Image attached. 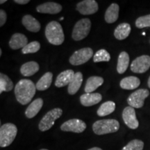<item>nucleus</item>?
<instances>
[{"mask_svg":"<svg viewBox=\"0 0 150 150\" xmlns=\"http://www.w3.org/2000/svg\"><path fill=\"white\" fill-rule=\"evenodd\" d=\"M36 87L32 81L21 79L15 86L14 92L17 101L22 105H26L31 102L34 97Z\"/></svg>","mask_w":150,"mask_h":150,"instance_id":"1","label":"nucleus"},{"mask_svg":"<svg viewBox=\"0 0 150 150\" xmlns=\"http://www.w3.org/2000/svg\"><path fill=\"white\" fill-rule=\"evenodd\" d=\"M45 36L48 42L54 45H61L65 40L62 26L56 21L50 22L46 26Z\"/></svg>","mask_w":150,"mask_h":150,"instance_id":"2","label":"nucleus"},{"mask_svg":"<svg viewBox=\"0 0 150 150\" xmlns=\"http://www.w3.org/2000/svg\"><path fill=\"white\" fill-rule=\"evenodd\" d=\"M119 122L114 119H106L97 120L93 124V130L95 134L104 135L115 133L119 130Z\"/></svg>","mask_w":150,"mask_h":150,"instance_id":"3","label":"nucleus"},{"mask_svg":"<svg viewBox=\"0 0 150 150\" xmlns=\"http://www.w3.org/2000/svg\"><path fill=\"white\" fill-rule=\"evenodd\" d=\"M18 128L14 124L6 123L0 127V147H6L14 141Z\"/></svg>","mask_w":150,"mask_h":150,"instance_id":"4","label":"nucleus"},{"mask_svg":"<svg viewBox=\"0 0 150 150\" xmlns=\"http://www.w3.org/2000/svg\"><path fill=\"white\" fill-rule=\"evenodd\" d=\"M91 29V21L88 18H83L75 24L72 30V38L75 41H80L86 38Z\"/></svg>","mask_w":150,"mask_h":150,"instance_id":"5","label":"nucleus"},{"mask_svg":"<svg viewBox=\"0 0 150 150\" xmlns=\"http://www.w3.org/2000/svg\"><path fill=\"white\" fill-rule=\"evenodd\" d=\"M63 115V110L60 108H55L48 111L44 115L38 125L40 131H46L53 127L54 122Z\"/></svg>","mask_w":150,"mask_h":150,"instance_id":"6","label":"nucleus"},{"mask_svg":"<svg viewBox=\"0 0 150 150\" xmlns=\"http://www.w3.org/2000/svg\"><path fill=\"white\" fill-rule=\"evenodd\" d=\"M93 50L91 47H84L74 52L69 59V62L72 65H83L91 59Z\"/></svg>","mask_w":150,"mask_h":150,"instance_id":"7","label":"nucleus"},{"mask_svg":"<svg viewBox=\"0 0 150 150\" xmlns=\"http://www.w3.org/2000/svg\"><path fill=\"white\" fill-rule=\"evenodd\" d=\"M149 95V92L147 89H139L131 93L127 98V103L129 106L140 108L143 106L144 101Z\"/></svg>","mask_w":150,"mask_h":150,"instance_id":"8","label":"nucleus"},{"mask_svg":"<svg viewBox=\"0 0 150 150\" xmlns=\"http://www.w3.org/2000/svg\"><path fill=\"white\" fill-rule=\"evenodd\" d=\"M150 67V56L142 55L132 61L131 64V70L137 74H142L149 70Z\"/></svg>","mask_w":150,"mask_h":150,"instance_id":"9","label":"nucleus"},{"mask_svg":"<svg viewBox=\"0 0 150 150\" xmlns=\"http://www.w3.org/2000/svg\"><path fill=\"white\" fill-rule=\"evenodd\" d=\"M86 124L79 119H71L62 124L61 129L66 132H74L80 134L86 129Z\"/></svg>","mask_w":150,"mask_h":150,"instance_id":"10","label":"nucleus"},{"mask_svg":"<svg viewBox=\"0 0 150 150\" xmlns=\"http://www.w3.org/2000/svg\"><path fill=\"white\" fill-rule=\"evenodd\" d=\"M76 9L81 14L88 16L97 13L99 6L95 0H83L76 4Z\"/></svg>","mask_w":150,"mask_h":150,"instance_id":"11","label":"nucleus"},{"mask_svg":"<svg viewBox=\"0 0 150 150\" xmlns=\"http://www.w3.org/2000/svg\"><path fill=\"white\" fill-rule=\"evenodd\" d=\"M122 119L125 125L131 129H136L139 126V122L136 118V111L131 106H127L124 108Z\"/></svg>","mask_w":150,"mask_h":150,"instance_id":"12","label":"nucleus"},{"mask_svg":"<svg viewBox=\"0 0 150 150\" xmlns=\"http://www.w3.org/2000/svg\"><path fill=\"white\" fill-rule=\"evenodd\" d=\"M36 11L44 14H58L62 11V6L56 2H46L38 6Z\"/></svg>","mask_w":150,"mask_h":150,"instance_id":"13","label":"nucleus"},{"mask_svg":"<svg viewBox=\"0 0 150 150\" xmlns=\"http://www.w3.org/2000/svg\"><path fill=\"white\" fill-rule=\"evenodd\" d=\"M8 44L10 47L13 50L23 49L28 45V39L25 35L20 33H16L11 36Z\"/></svg>","mask_w":150,"mask_h":150,"instance_id":"14","label":"nucleus"},{"mask_svg":"<svg viewBox=\"0 0 150 150\" xmlns=\"http://www.w3.org/2000/svg\"><path fill=\"white\" fill-rule=\"evenodd\" d=\"M75 73L72 70H67L60 73L56 77L55 86L57 88L64 87L69 85L74 78Z\"/></svg>","mask_w":150,"mask_h":150,"instance_id":"15","label":"nucleus"},{"mask_svg":"<svg viewBox=\"0 0 150 150\" xmlns=\"http://www.w3.org/2000/svg\"><path fill=\"white\" fill-rule=\"evenodd\" d=\"M102 96L100 93H85L80 97V102L84 106H92L102 101Z\"/></svg>","mask_w":150,"mask_h":150,"instance_id":"16","label":"nucleus"},{"mask_svg":"<svg viewBox=\"0 0 150 150\" xmlns=\"http://www.w3.org/2000/svg\"><path fill=\"white\" fill-rule=\"evenodd\" d=\"M22 23L24 27L31 32L37 33L41 29L40 22L31 15H25L22 18Z\"/></svg>","mask_w":150,"mask_h":150,"instance_id":"17","label":"nucleus"},{"mask_svg":"<svg viewBox=\"0 0 150 150\" xmlns=\"http://www.w3.org/2000/svg\"><path fill=\"white\" fill-rule=\"evenodd\" d=\"M120 6L117 4L112 3L110 4L108 8L106 9L105 13L104 19L108 24H112L115 22L119 18Z\"/></svg>","mask_w":150,"mask_h":150,"instance_id":"18","label":"nucleus"},{"mask_svg":"<svg viewBox=\"0 0 150 150\" xmlns=\"http://www.w3.org/2000/svg\"><path fill=\"white\" fill-rule=\"evenodd\" d=\"M43 106V100L42 98H38L35 99L28 106L27 110H25V115L27 118L34 117L41 110Z\"/></svg>","mask_w":150,"mask_h":150,"instance_id":"19","label":"nucleus"},{"mask_svg":"<svg viewBox=\"0 0 150 150\" xmlns=\"http://www.w3.org/2000/svg\"><path fill=\"white\" fill-rule=\"evenodd\" d=\"M103 83H104V79L101 76H91L88 79L87 81H86L84 91L86 93H92V92H94L95 90H97Z\"/></svg>","mask_w":150,"mask_h":150,"instance_id":"20","label":"nucleus"},{"mask_svg":"<svg viewBox=\"0 0 150 150\" xmlns=\"http://www.w3.org/2000/svg\"><path fill=\"white\" fill-rule=\"evenodd\" d=\"M40 66L35 61L25 63L20 67V73L24 76H31L38 72Z\"/></svg>","mask_w":150,"mask_h":150,"instance_id":"21","label":"nucleus"},{"mask_svg":"<svg viewBox=\"0 0 150 150\" xmlns=\"http://www.w3.org/2000/svg\"><path fill=\"white\" fill-rule=\"evenodd\" d=\"M131 28L130 24L128 23L120 24L114 31V36L119 40L126 39L130 34Z\"/></svg>","mask_w":150,"mask_h":150,"instance_id":"22","label":"nucleus"},{"mask_svg":"<svg viewBox=\"0 0 150 150\" xmlns=\"http://www.w3.org/2000/svg\"><path fill=\"white\" fill-rule=\"evenodd\" d=\"M82 82H83V74H82V73L80 72L75 73L74 78L67 87L68 93L71 95H73L77 93L81 86Z\"/></svg>","mask_w":150,"mask_h":150,"instance_id":"23","label":"nucleus"},{"mask_svg":"<svg viewBox=\"0 0 150 150\" xmlns=\"http://www.w3.org/2000/svg\"><path fill=\"white\" fill-rule=\"evenodd\" d=\"M140 84V81L136 76H130L122 79L120 81V86L125 90H134Z\"/></svg>","mask_w":150,"mask_h":150,"instance_id":"24","label":"nucleus"},{"mask_svg":"<svg viewBox=\"0 0 150 150\" xmlns=\"http://www.w3.org/2000/svg\"><path fill=\"white\" fill-rule=\"evenodd\" d=\"M53 74L51 72H47L42 76L38 81L36 83L35 87L38 91H44L47 90L50 87L52 83Z\"/></svg>","mask_w":150,"mask_h":150,"instance_id":"25","label":"nucleus"},{"mask_svg":"<svg viewBox=\"0 0 150 150\" xmlns=\"http://www.w3.org/2000/svg\"><path fill=\"white\" fill-rule=\"evenodd\" d=\"M129 65V56L127 52H122L118 56L117 71L119 74H123L126 72Z\"/></svg>","mask_w":150,"mask_h":150,"instance_id":"26","label":"nucleus"},{"mask_svg":"<svg viewBox=\"0 0 150 150\" xmlns=\"http://www.w3.org/2000/svg\"><path fill=\"white\" fill-rule=\"evenodd\" d=\"M115 109V104L112 101H108L101 105L97 111V115L99 117H104L111 114Z\"/></svg>","mask_w":150,"mask_h":150,"instance_id":"27","label":"nucleus"},{"mask_svg":"<svg viewBox=\"0 0 150 150\" xmlns=\"http://www.w3.org/2000/svg\"><path fill=\"white\" fill-rule=\"evenodd\" d=\"M13 88V83L7 75L0 74V93L2 92H9Z\"/></svg>","mask_w":150,"mask_h":150,"instance_id":"28","label":"nucleus"},{"mask_svg":"<svg viewBox=\"0 0 150 150\" xmlns=\"http://www.w3.org/2000/svg\"><path fill=\"white\" fill-rule=\"evenodd\" d=\"M110 60V54L106 50L102 49L95 53L93 56V61L95 63L99 62H108Z\"/></svg>","mask_w":150,"mask_h":150,"instance_id":"29","label":"nucleus"},{"mask_svg":"<svg viewBox=\"0 0 150 150\" xmlns=\"http://www.w3.org/2000/svg\"><path fill=\"white\" fill-rule=\"evenodd\" d=\"M40 49V44L38 41H33L28 43L27 45H26L23 49H22V52L24 54H33L36 53Z\"/></svg>","mask_w":150,"mask_h":150,"instance_id":"30","label":"nucleus"},{"mask_svg":"<svg viewBox=\"0 0 150 150\" xmlns=\"http://www.w3.org/2000/svg\"><path fill=\"white\" fill-rule=\"evenodd\" d=\"M144 147V142L140 140H133L125 146L122 150H142Z\"/></svg>","mask_w":150,"mask_h":150,"instance_id":"31","label":"nucleus"},{"mask_svg":"<svg viewBox=\"0 0 150 150\" xmlns=\"http://www.w3.org/2000/svg\"><path fill=\"white\" fill-rule=\"evenodd\" d=\"M136 26L138 29L150 27V14L138 18L136 21Z\"/></svg>","mask_w":150,"mask_h":150,"instance_id":"32","label":"nucleus"},{"mask_svg":"<svg viewBox=\"0 0 150 150\" xmlns=\"http://www.w3.org/2000/svg\"><path fill=\"white\" fill-rule=\"evenodd\" d=\"M7 20V15L6 13L5 12V11H4L3 9L0 10V27H2L3 25H4Z\"/></svg>","mask_w":150,"mask_h":150,"instance_id":"33","label":"nucleus"},{"mask_svg":"<svg viewBox=\"0 0 150 150\" xmlns=\"http://www.w3.org/2000/svg\"><path fill=\"white\" fill-rule=\"evenodd\" d=\"M14 2L18 4L24 5V4H27L29 3L30 1L29 0H15Z\"/></svg>","mask_w":150,"mask_h":150,"instance_id":"34","label":"nucleus"},{"mask_svg":"<svg viewBox=\"0 0 150 150\" xmlns=\"http://www.w3.org/2000/svg\"><path fill=\"white\" fill-rule=\"evenodd\" d=\"M88 150H103V149H102L101 148H99V147H92V148H91V149H89Z\"/></svg>","mask_w":150,"mask_h":150,"instance_id":"35","label":"nucleus"},{"mask_svg":"<svg viewBox=\"0 0 150 150\" xmlns=\"http://www.w3.org/2000/svg\"><path fill=\"white\" fill-rule=\"evenodd\" d=\"M147 84H148V87L150 88V76L149 77V79H148V81H147Z\"/></svg>","mask_w":150,"mask_h":150,"instance_id":"36","label":"nucleus"},{"mask_svg":"<svg viewBox=\"0 0 150 150\" xmlns=\"http://www.w3.org/2000/svg\"><path fill=\"white\" fill-rule=\"evenodd\" d=\"M6 1H7L6 0H1V1H0V4H2L6 2Z\"/></svg>","mask_w":150,"mask_h":150,"instance_id":"37","label":"nucleus"},{"mask_svg":"<svg viewBox=\"0 0 150 150\" xmlns=\"http://www.w3.org/2000/svg\"><path fill=\"white\" fill-rule=\"evenodd\" d=\"M2 55V50H1V49H0V56H1Z\"/></svg>","mask_w":150,"mask_h":150,"instance_id":"38","label":"nucleus"},{"mask_svg":"<svg viewBox=\"0 0 150 150\" xmlns=\"http://www.w3.org/2000/svg\"><path fill=\"white\" fill-rule=\"evenodd\" d=\"M63 20V17H62V18H60V20Z\"/></svg>","mask_w":150,"mask_h":150,"instance_id":"39","label":"nucleus"},{"mask_svg":"<svg viewBox=\"0 0 150 150\" xmlns=\"http://www.w3.org/2000/svg\"><path fill=\"white\" fill-rule=\"evenodd\" d=\"M40 150H48V149H41Z\"/></svg>","mask_w":150,"mask_h":150,"instance_id":"40","label":"nucleus"},{"mask_svg":"<svg viewBox=\"0 0 150 150\" xmlns=\"http://www.w3.org/2000/svg\"><path fill=\"white\" fill-rule=\"evenodd\" d=\"M142 35H145V32H143V33H142Z\"/></svg>","mask_w":150,"mask_h":150,"instance_id":"41","label":"nucleus"}]
</instances>
